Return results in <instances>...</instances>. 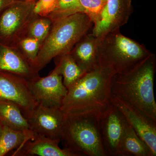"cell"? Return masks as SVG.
I'll list each match as a JSON object with an SVG mask.
<instances>
[{"mask_svg": "<svg viewBox=\"0 0 156 156\" xmlns=\"http://www.w3.org/2000/svg\"><path fill=\"white\" fill-rule=\"evenodd\" d=\"M79 0H58L54 11L48 17L52 20L80 13Z\"/></svg>", "mask_w": 156, "mask_h": 156, "instance_id": "cell-22", "label": "cell"}, {"mask_svg": "<svg viewBox=\"0 0 156 156\" xmlns=\"http://www.w3.org/2000/svg\"><path fill=\"white\" fill-rule=\"evenodd\" d=\"M55 66L63 78V84L68 89L86 73L76 63L69 53L54 58Z\"/></svg>", "mask_w": 156, "mask_h": 156, "instance_id": "cell-18", "label": "cell"}, {"mask_svg": "<svg viewBox=\"0 0 156 156\" xmlns=\"http://www.w3.org/2000/svg\"><path fill=\"white\" fill-rule=\"evenodd\" d=\"M92 26V20L82 13L53 20L48 36L39 49L35 69L39 72L55 57L69 53Z\"/></svg>", "mask_w": 156, "mask_h": 156, "instance_id": "cell-3", "label": "cell"}, {"mask_svg": "<svg viewBox=\"0 0 156 156\" xmlns=\"http://www.w3.org/2000/svg\"><path fill=\"white\" fill-rule=\"evenodd\" d=\"M58 0H37L34 12L40 17H47L55 9Z\"/></svg>", "mask_w": 156, "mask_h": 156, "instance_id": "cell-24", "label": "cell"}, {"mask_svg": "<svg viewBox=\"0 0 156 156\" xmlns=\"http://www.w3.org/2000/svg\"><path fill=\"white\" fill-rule=\"evenodd\" d=\"M104 147L107 156H117L122 137L126 119L113 102L98 119Z\"/></svg>", "mask_w": 156, "mask_h": 156, "instance_id": "cell-12", "label": "cell"}, {"mask_svg": "<svg viewBox=\"0 0 156 156\" xmlns=\"http://www.w3.org/2000/svg\"><path fill=\"white\" fill-rule=\"evenodd\" d=\"M115 74L99 66L86 73L67 89L60 109L68 115L99 119L112 105V87Z\"/></svg>", "mask_w": 156, "mask_h": 156, "instance_id": "cell-1", "label": "cell"}, {"mask_svg": "<svg viewBox=\"0 0 156 156\" xmlns=\"http://www.w3.org/2000/svg\"><path fill=\"white\" fill-rule=\"evenodd\" d=\"M14 0H0V14Z\"/></svg>", "mask_w": 156, "mask_h": 156, "instance_id": "cell-25", "label": "cell"}, {"mask_svg": "<svg viewBox=\"0 0 156 156\" xmlns=\"http://www.w3.org/2000/svg\"><path fill=\"white\" fill-rule=\"evenodd\" d=\"M23 115L34 134L61 142L65 114L60 108L38 104L33 109Z\"/></svg>", "mask_w": 156, "mask_h": 156, "instance_id": "cell-7", "label": "cell"}, {"mask_svg": "<svg viewBox=\"0 0 156 156\" xmlns=\"http://www.w3.org/2000/svg\"><path fill=\"white\" fill-rule=\"evenodd\" d=\"M101 38L92 33H88L69 52L77 64L85 72L91 71L98 67V52Z\"/></svg>", "mask_w": 156, "mask_h": 156, "instance_id": "cell-15", "label": "cell"}, {"mask_svg": "<svg viewBox=\"0 0 156 156\" xmlns=\"http://www.w3.org/2000/svg\"><path fill=\"white\" fill-rule=\"evenodd\" d=\"M52 25V21L50 18L37 16L29 26L26 36L37 39L41 44L48 36Z\"/></svg>", "mask_w": 156, "mask_h": 156, "instance_id": "cell-20", "label": "cell"}, {"mask_svg": "<svg viewBox=\"0 0 156 156\" xmlns=\"http://www.w3.org/2000/svg\"><path fill=\"white\" fill-rule=\"evenodd\" d=\"M41 45V43L37 39L26 36L18 42L17 48L34 67Z\"/></svg>", "mask_w": 156, "mask_h": 156, "instance_id": "cell-21", "label": "cell"}, {"mask_svg": "<svg viewBox=\"0 0 156 156\" xmlns=\"http://www.w3.org/2000/svg\"><path fill=\"white\" fill-rule=\"evenodd\" d=\"M36 1L14 0L0 14V42L17 48L26 35L30 24L38 16L34 12Z\"/></svg>", "mask_w": 156, "mask_h": 156, "instance_id": "cell-6", "label": "cell"}, {"mask_svg": "<svg viewBox=\"0 0 156 156\" xmlns=\"http://www.w3.org/2000/svg\"><path fill=\"white\" fill-rule=\"evenodd\" d=\"M14 104L21 110L23 115L33 109L38 105L32 93L28 80L11 73L0 72V101Z\"/></svg>", "mask_w": 156, "mask_h": 156, "instance_id": "cell-8", "label": "cell"}, {"mask_svg": "<svg viewBox=\"0 0 156 156\" xmlns=\"http://www.w3.org/2000/svg\"><path fill=\"white\" fill-rule=\"evenodd\" d=\"M132 11V0H107L92 33L102 37L120 30L128 22Z\"/></svg>", "mask_w": 156, "mask_h": 156, "instance_id": "cell-10", "label": "cell"}, {"mask_svg": "<svg viewBox=\"0 0 156 156\" xmlns=\"http://www.w3.org/2000/svg\"><path fill=\"white\" fill-rule=\"evenodd\" d=\"M34 135L32 131L14 130L4 126L0 136V156H5L11 151L17 150L26 141L33 139Z\"/></svg>", "mask_w": 156, "mask_h": 156, "instance_id": "cell-19", "label": "cell"}, {"mask_svg": "<svg viewBox=\"0 0 156 156\" xmlns=\"http://www.w3.org/2000/svg\"><path fill=\"white\" fill-rule=\"evenodd\" d=\"M61 141L78 156H107L95 117L65 115Z\"/></svg>", "mask_w": 156, "mask_h": 156, "instance_id": "cell-5", "label": "cell"}, {"mask_svg": "<svg viewBox=\"0 0 156 156\" xmlns=\"http://www.w3.org/2000/svg\"><path fill=\"white\" fill-rule=\"evenodd\" d=\"M0 121L4 126L14 130L27 132L32 131L21 110L11 102L0 101Z\"/></svg>", "mask_w": 156, "mask_h": 156, "instance_id": "cell-17", "label": "cell"}, {"mask_svg": "<svg viewBox=\"0 0 156 156\" xmlns=\"http://www.w3.org/2000/svg\"><path fill=\"white\" fill-rule=\"evenodd\" d=\"M113 102L121 111L140 138L156 155V123L122 99L112 95Z\"/></svg>", "mask_w": 156, "mask_h": 156, "instance_id": "cell-11", "label": "cell"}, {"mask_svg": "<svg viewBox=\"0 0 156 156\" xmlns=\"http://www.w3.org/2000/svg\"><path fill=\"white\" fill-rule=\"evenodd\" d=\"M3 127H4V125H3L2 123L1 122V121H0V136H1L2 132Z\"/></svg>", "mask_w": 156, "mask_h": 156, "instance_id": "cell-26", "label": "cell"}, {"mask_svg": "<svg viewBox=\"0 0 156 156\" xmlns=\"http://www.w3.org/2000/svg\"><path fill=\"white\" fill-rule=\"evenodd\" d=\"M153 53L143 44L123 35L120 30L101 38L98 52V66L116 74L128 72Z\"/></svg>", "mask_w": 156, "mask_h": 156, "instance_id": "cell-4", "label": "cell"}, {"mask_svg": "<svg viewBox=\"0 0 156 156\" xmlns=\"http://www.w3.org/2000/svg\"><path fill=\"white\" fill-rule=\"evenodd\" d=\"M28 83L38 103L44 106L60 108L68 90L56 66L47 76L41 77L40 76L28 80Z\"/></svg>", "mask_w": 156, "mask_h": 156, "instance_id": "cell-9", "label": "cell"}, {"mask_svg": "<svg viewBox=\"0 0 156 156\" xmlns=\"http://www.w3.org/2000/svg\"><path fill=\"white\" fill-rule=\"evenodd\" d=\"M0 72L14 74L28 80L40 76L34 66L17 48L0 42Z\"/></svg>", "mask_w": 156, "mask_h": 156, "instance_id": "cell-13", "label": "cell"}, {"mask_svg": "<svg viewBox=\"0 0 156 156\" xmlns=\"http://www.w3.org/2000/svg\"><path fill=\"white\" fill-rule=\"evenodd\" d=\"M117 156H152L149 148L140 138L126 119Z\"/></svg>", "mask_w": 156, "mask_h": 156, "instance_id": "cell-16", "label": "cell"}, {"mask_svg": "<svg viewBox=\"0 0 156 156\" xmlns=\"http://www.w3.org/2000/svg\"><path fill=\"white\" fill-rule=\"evenodd\" d=\"M156 59L153 53L128 72L115 75L112 94L116 95L156 123L154 86Z\"/></svg>", "mask_w": 156, "mask_h": 156, "instance_id": "cell-2", "label": "cell"}, {"mask_svg": "<svg viewBox=\"0 0 156 156\" xmlns=\"http://www.w3.org/2000/svg\"><path fill=\"white\" fill-rule=\"evenodd\" d=\"M107 0H79L80 13L87 14L93 25L97 21Z\"/></svg>", "mask_w": 156, "mask_h": 156, "instance_id": "cell-23", "label": "cell"}, {"mask_svg": "<svg viewBox=\"0 0 156 156\" xmlns=\"http://www.w3.org/2000/svg\"><path fill=\"white\" fill-rule=\"evenodd\" d=\"M60 141L35 134L33 139L26 141L13 156H78L67 149L58 146Z\"/></svg>", "mask_w": 156, "mask_h": 156, "instance_id": "cell-14", "label": "cell"}]
</instances>
